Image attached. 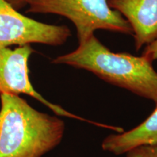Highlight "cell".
Returning a JSON list of instances; mask_svg holds the SVG:
<instances>
[{
  "label": "cell",
  "mask_w": 157,
  "mask_h": 157,
  "mask_svg": "<svg viewBox=\"0 0 157 157\" xmlns=\"http://www.w3.org/2000/svg\"><path fill=\"white\" fill-rule=\"evenodd\" d=\"M52 63L86 70L105 82L157 104V72L152 62L143 56L113 52L95 35Z\"/></svg>",
  "instance_id": "1"
},
{
  "label": "cell",
  "mask_w": 157,
  "mask_h": 157,
  "mask_svg": "<svg viewBox=\"0 0 157 157\" xmlns=\"http://www.w3.org/2000/svg\"><path fill=\"white\" fill-rule=\"evenodd\" d=\"M0 157H42L61 142L64 121L19 95L0 94Z\"/></svg>",
  "instance_id": "2"
},
{
  "label": "cell",
  "mask_w": 157,
  "mask_h": 157,
  "mask_svg": "<svg viewBox=\"0 0 157 157\" xmlns=\"http://www.w3.org/2000/svg\"><path fill=\"white\" fill-rule=\"evenodd\" d=\"M28 6V13L58 15L71 21L78 44L100 29L133 34L129 23L119 12L110 7L108 0H32Z\"/></svg>",
  "instance_id": "3"
},
{
  "label": "cell",
  "mask_w": 157,
  "mask_h": 157,
  "mask_svg": "<svg viewBox=\"0 0 157 157\" xmlns=\"http://www.w3.org/2000/svg\"><path fill=\"white\" fill-rule=\"evenodd\" d=\"M70 36L71 31L66 25L35 21L21 14L5 0H0V48L33 43L60 46Z\"/></svg>",
  "instance_id": "4"
},
{
  "label": "cell",
  "mask_w": 157,
  "mask_h": 157,
  "mask_svg": "<svg viewBox=\"0 0 157 157\" xmlns=\"http://www.w3.org/2000/svg\"><path fill=\"white\" fill-rule=\"evenodd\" d=\"M34 50L30 44L18 46L14 50L9 48H0V94L19 95L24 94L44 104L56 115L91 123L98 127L106 128L105 124L94 122L66 111L60 105H56L39 94L29 78L28 63Z\"/></svg>",
  "instance_id": "5"
},
{
  "label": "cell",
  "mask_w": 157,
  "mask_h": 157,
  "mask_svg": "<svg viewBox=\"0 0 157 157\" xmlns=\"http://www.w3.org/2000/svg\"><path fill=\"white\" fill-rule=\"evenodd\" d=\"M108 3L129 23L137 51L157 38V0H108Z\"/></svg>",
  "instance_id": "6"
},
{
  "label": "cell",
  "mask_w": 157,
  "mask_h": 157,
  "mask_svg": "<svg viewBox=\"0 0 157 157\" xmlns=\"http://www.w3.org/2000/svg\"><path fill=\"white\" fill-rule=\"evenodd\" d=\"M141 146H157V104L145 121L127 132L110 135L102 143L105 151L115 155L126 154Z\"/></svg>",
  "instance_id": "7"
},
{
  "label": "cell",
  "mask_w": 157,
  "mask_h": 157,
  "mask_svg": "<svg viewBox=\"0 0 157 157\" xmlns=\"http://www.w3.org/2000/svg\"><path fill=\"white\" fill-rule=\"evenodd\" d=\"M126 154L127 157H157V146H141Z\"/></svg>",
  "instance_id": "8"
},
{
  "label": "cell",
  "mask_w": 157,
  "mask_h": 157,
  "mask_svg": "<svg viewBox=\"0 0 157 157\" xmlns=\"http://www.w3.org/2000/svg\"><path fill=\"white\" fill-rule=\"evenodd\" d=\"M142 56L152 63L157 60V38L146 45L143 51Z\"/></svg>",
  "instance_id": "9"
},
{
  "label": "cell",
  "mask_w": 157,
  "mask_h": 157,
  "mask_svg": "<svg viewBox=\"0 0 157 157\" xmlns=\"http://www.w3.org/2000/svg\"><path fill=\"white\" fill-rule=\"evenodd\" d=\"M5 1L12 6L13 8L18 11L19 10H21L28 5L29 3L32 0H5Z\"/></svg>",
  "instance_id": "10"
}]
</instances>
